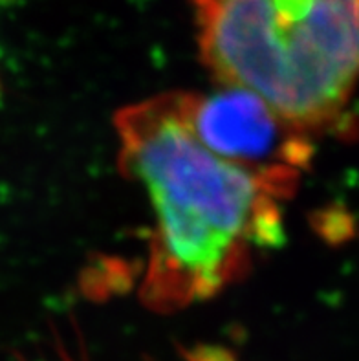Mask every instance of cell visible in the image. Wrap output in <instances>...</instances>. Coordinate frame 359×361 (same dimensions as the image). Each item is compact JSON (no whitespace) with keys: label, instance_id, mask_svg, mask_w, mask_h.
<instances>
[{"label":"cell","instance_id":"7","mask_svg":"<svg viewBox=\"0 0 359 361\" xmlns=\"http://www.w3.org/2000/svg\"><path fill=\"white\" fill-rule=\"evenodd\" d=\"M0 106H2V92H0Z\"/></svg>","mask_w":359,"mask_h":361},{"label":"cell","instance_id":"3","mask_svg":"<svg viewBox=\"0 0 359 361\" xmlns=\"http://www.w3.org/2000/svg\"><path fill=\"white\" fill-rule=\"evenodd\" d=\"M178 94L187 128L222 160L257 173L310 167V136L288 127L253 92L226 87L209 96Z\"/></svg>","mask_w":359,"mask_h":361},{"label":"cell","instance_id":"2","mask_svg":"<svg viewBox=\"0 0 359 361\" xmlns=\"http://www.w3.org/2000/svg\"><path fill=\"white\" fill-rule=\"evenodd\" d=\"M205 66L290 128L339 125L359 82V0H193Z\"/></svg>","mask_w":359,"mask_h":361},{"label":"cell","instance_id":"4","mask_svg":"<svg viewBox=\"0 0 359 361\" xmlns=\"http://www.w3.org/2000/svg\"><path fill=\"white\" fill-rule=\"evenodd\" d=\"M315 233L330 246H341L358 233L355 219L351 211L339 204L321 207L310 219Z\"/></svg>","mask_w":359,"mask_h":361},{"label":"cell","instance_id":"6","mask_svg":"<svg viewBox=\"0 0 359 361\" xmlns=\"http://www.w3.org/2000/svg\"><path fill=\"white\" fill-rule=\"evenodd\" d=\"M18 0H0V6H2V8H8V6H15Z\"/></svg>","mask_w":359,"mask_h":361},{"label":"cell","instance_id":"1","mask_svg":"<svg viewBox=\"0 0 359 361\" xmlns=\"http://www.w3.org/2000/svg\"><path fill=\"white\" fill-rule=\"evenodd\" d=\"M116 127L119 167L147 189L156 215L147 307L213 298L248 271L251 247L284 243L277 200L296 192L299 171L257 173L207 151L187 128L178 92L123 109Z\"/></svg>","mask_w":359,"mask_h":361},{"label":"cell","instance_id":"5","mask_svg":"<svg viewBox=\"0 0 359 361\" xmlns=\"http://www.w3.org/2000/svg\"><path fill=\"white\" fill-rule=\"evenodd\" d=\"M187 361H237L228 350L219 347H198L187 354Z\"/></svg>","mask_w":359,"mask_h":361}]
</instances>
